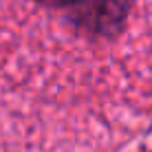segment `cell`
I'll return each mask as SVG.
<instances>
[{"label": "cell", "instance_id": "obj_1", "mask_svg": "<svg viewBox=\"0 0 152 152\" xmlns=\"http://www.w3.org/2000/svg\"><path fill=\"white\" fill-rule=\"evenodd\" d=\"M152 126V0H0V152H124Z\"/></svg>", "mask_w": 152, "mask_h": 152}]
</instances>
